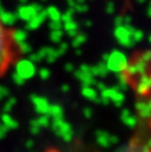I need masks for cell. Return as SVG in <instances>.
Wrapping results in <instances>:
<instances>
[{
    "label": "cell",
    "mask_w": 151,
    "mask_h": 152,
    "mask_svg": "<svg viewBox=\"0 0 151 152\" xmlns=\"http://www.w3.org/2000/svg\"><path fill=\"white\" fill-rule=\"evenodd\" d=\"M23 56V46L18 32L7 26L0 18V77L6 75Z\"/></svg>",
    "instance_id": "obj_1"
},
{
    "label": "cell",
    "mask_w": 151,
    "mask_h": 152,
    "mask_svg": "<svg viewBox=\"0 0 151 152\" xmlns=\"http://www.w3.org/2000/svg\"><path fill=\"white\" fill-rule=\"evenodd\" d=\"M144 51H145V57H146L149 68H150V70H151V49H144Z\"/></svg>",
    "instance_id": "obj_2"
},
{
    "label": "cell",
    "mask_w": 151,
    "mask_h": 152,
    "mask_svg": "<svg viewBox=\"0 0 151 152\" xmlns=\"http://www.w3.org/2000/svg\"><path fill=\"white\" fill-rule=\"evenodd\" d=\"M44 152H61L58 148H56V147H49V148H46Z\"/></svg>",
    "instance_id": "obj_3"
}]
</instances>
